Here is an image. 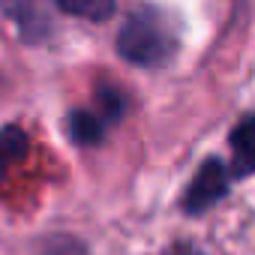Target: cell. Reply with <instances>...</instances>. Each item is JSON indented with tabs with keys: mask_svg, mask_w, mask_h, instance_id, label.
<instances>
[{
	"mask_svg": "<svg viewBox=\"0 0 255 255\" xmlns=\"http://www.w3.org/2000/svg\"><path fill=\"white\" fill-rule=\"evenodd\" d=\"M177 48H180V27L174 15L150 3L135 6L117 33L120 57L144 69L165 66L177 54Z\"/></svg>",
	"mask_w": 255,
	"mask_h": 255,
	"instance_id": "6da1fadb",
	"label": "cell"
},
{
	"mask_svg": "<svg viewBox=\"0 0 255 255\" xmlns=\"http://www.w3.org/2000/svg\"><path fill=\"white\" fill-rule=\"evenodd\" d=\"M225 192H228V168L213 156L192 177V183H189V189L183 195V210L186 213H204L216 201H222Z\"/></svg>",
	"mask_w": 255,
	"mask_h": 255,
	"instance_id": "7a4b0ae2",
	"label": "cell"
},
{
	"mask_svg": "<svg viewBox=\"0 0 255 255\" xmlns=\"http://www.w3.org/2000/svg\"><path fill=\"white\" fill-rule=\"evenodd\" d=\"M3 12L15 21L24 39L39 42L51 33V15H48V0H0Z\"/></svg>",
	"mask_w": 255,
	"mask_h": 255,
	"instance_id": "3957f363",
	"label": "cell"
},
{
	"mask_svg": "<svg viewBox=\"0 0 255 255\" xmlns=\"http://www.w3.org/2000/svg\"><path fill=\"white\" fill-rule=\"evenodd\" d=\"M231 144V171L237 177H249L255 171V114H246L228 135Z\"/></svg>",
	"mask_w": 255,
	"mask_h": 255,
	"instance_id": "277c9868",
	"label": "cell"
},
{
	"mask_svg": "<svg viewBox=\"0 0 255 255\" xmlns=\"http://www.w3.org/2000/svg\"><path fill=\"white\" fill-rule=\"evenodd\" d=\"M27 156V135L18 126H3L0 129V180L9 174L12 165H18Z\"/></svg>",
	"mask_w": 255,
	"mask_h": 255,
	"instance_id": "5b68a950",
	"label": "cell"
},
{
	"mask_svg": "<svg viewBox=\"0 0 255 255\" xmlns=\"http://www.w3.org/2000/svg\"><path fill=\"white\" fill-rule=\"evenodd\" d=\"M105 126H108V123L99 117V111H84V108H78V111L69 114V132H72V138H75L78 144H96V141H102Z\"/></svg>",
	"mask_w": 255,
	"mask_h": 255,
	"instance_id": "8992f818",
	"label": "cell"
},
{
	"mask_svg": "<svg viewBox=\"0 0 255 255\" xmlns=\"http://www.w3.org/2000/svg\"><path fill=\"white\" fill-rule=\"evenodd\" d=\"M54 3L63 12L75 18H87V21H105L117 9V0H54Z\"/></svg>",
	"mask_w": 255,
	"mask_h": 255,
	"instance_id": "52a82bcc",
	"label": "cell"
}]
</instances>
